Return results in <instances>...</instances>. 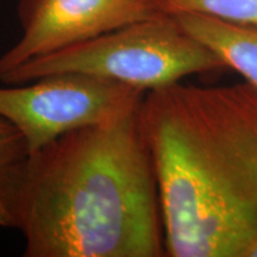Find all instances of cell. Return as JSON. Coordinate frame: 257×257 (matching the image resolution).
Instances as JSON below:
<instances>
[{"label":"cell","instance_id":"obj_1","mask_svg":"<svg viewBox=\"0 0 257 257\" xmlns=\"http://www.w3.org/2000/svg\"><path fill=\"white\" fill-rule=\"evenodd\" d=\"M0 226L23 236L25 257L166 256L140 107L3 167Z\"/></svg>","mask_w":257,"mask_h":257},{"label":"cell","instance_id":"obj_2","mask_svg":"<svg viewBox=\"0 0 257 257\" xmlns=\"http://www.w3.org/2000/svg\"><path fill=\"white\" fill-rule=\"evenodd\" d=\"M166 256L257 257V87L176 82L146 93Z\"/></svg>","mask_w":257,"mask_h":257},{"label":"cell","instance_id":"obj_3","mask_svg":"<svg viewBox=\"0 0 257 257\" xmlns=\"http://www.w3.org/2000/svg\"><path fill=\"white\" fill-rule=\"evenodd\" d=\"M224 69L175 16L161 14L32 59L0 75V81L22 85L53 74L83 73L149 92Z\"/></svg>","mask_w":257,"mask_h":257},{"label":"cell","instance_id":"obj_4","mask_svg":"<svg viewBox=\"0 0 257 257\" xmlns=\"http://www.w3.org/2000/svg\"><path fill=\"white\" fill-rule=\"evenodd\" d=\"M146 93L89 74H53L0 87V117L19 131L28 154L76 128L136 110Z\"/></svg>","mask_w":257,"mask_h":257},{"label":"cell","instance_id":"obj_5","mask_svg":"<svg viewBox=\"0 0 257 257\" xmlns=\"http://www.w3.org/2000/svg\"><path fill=\"white\" fill-rule=\"evenodd\" d=\"M162 12L155 0H19L22 36L0 56V75Z\"/></svg>","mask_w":257,"mask_h":257},{"label":"cell","instance_id":"obj_6","mask_svg":"<svg viewBox=\"0 0 257 257\" xmlns=\"http://www.w3.org/2000/svg\"><path fill=\"white\" fill-rule=\"evenodd\" d=\"M193 37L218 56L225 68L257 87V27L221 21L199 14L173 15Z\"/></svg>","mask_w":257,"mask_h":257},{"label":"cell","instance_id":"obj_7","mask_svg":"<svg viewBox=\"0 0 257 257\" xmlns=\"http://www.w3.org/2000/svg\"><path fill=\"white\" fill-rule=\"evenodd\" d=\"M167 15L199 14L230 23L257 27V0H155Z\"/></svg>","mask_w":257,"mask_h":257},{"label":"cell","instance_id":"obj_8","mask_svg":"<svg viewBox=\"0 0 257 257\" xmlns=\"http://www.w3.org/2000/svg\"><path fill=\"white\" fill-rule=\"evenodd\" d=\"M27 154V148L19 131L0 117V169Z\"/></svg>","mask_w":257,"mask_h":257}]
</instances>
